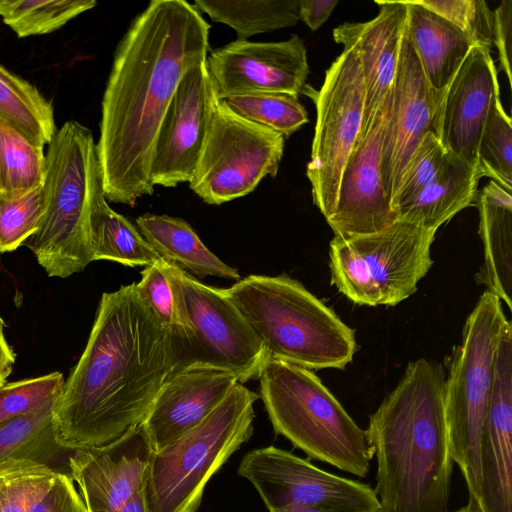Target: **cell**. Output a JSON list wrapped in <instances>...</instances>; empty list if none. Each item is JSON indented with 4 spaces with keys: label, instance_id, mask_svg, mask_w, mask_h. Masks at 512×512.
<instances>
[{
    "label": "cell",
    "instance_id": "obj_26",
    "mask_svg": "<svg viewBox=\"0 0 512 512\" xmlns=\"http://www.w3.org/2000/svg\"><path fill=\"white\" fill-rule=\"evenodd\" d=\"M136 224L144 239L167 263L201 278L240 279L237 269L211 252L185 220L146 213L136 219Z\"/></svg>",
    "mask_w": 512,
    "mask_h": 512
},
{
    "label": "cell",
    "instance_id": "obj_32",
    "mask_svg": "<svg viewBox=\"0 0 512 512\" xmlns=\"http://www.w3.org/2000/svg\"><path fill=\"white\" fill-rule=\"evenodd\" d=\"M96 5L95 0H0V17L24 38L56 31Z\"/></svg>",
    "mask_w": 512,
    "mask_h": 512
},
{
    "label": "cell",
    "instance_id": "obj_45",
    "mask_svg": "<svg viewBox=\"0 0 512 512\" xmlns=\"http://www.w3.org/2000/svg\"><path fill=\"white\" fill-rule=\"evenodd\" d=\"M275 512H337L320 507H288Z\"/></svg>",
    "mask_w": 512,
    "mask_h": 512
},
{
    "label": "cell",
    "instance_id": "obj_21",
    "mask_svg": "<svg viewBox=\"0 0 512 512\" xmlns=\"http://www.w3.org/2000/svg\"><path fill=\"white\" fill-rule=\"evenodd\" d=\"M378 14L366 22H345L333 29L334 41L352 48L360 62L365 86L362 128L389 97L396 75L407 17L406 1H375Z\"/></svg>",
    "mask_w": 512,
    "mask_h": 512
},
{
    "label": "cell",
    "instance_id": "obj_13",
    "mask_svg": "<svg viewBox=\"0 0 512 512\" xmlns=\"http://www.w3.org/2000/svg\"><path fill=\"white\" fill-rule=\"evenodd\" d=\"M238 473L255 487L269 512L288 507L380 512L378 497L370 485L326 472L274 446L246 453Z\"/></svg>",
    "mask_w": 512,
    "mask_h": 512
},
{
    "label": "cell",
    "instance_id": "obj_16",
    "mask_svg": "<svg viewBox=\"0 0 512 512\" xmlns=\"http://www.w3.org/2000/svg\"><path fill=\"white\" fill-rule=\"evenodd\" d=\"M205 62L182 78L161 122L151 164L153 186L176 187L192 178L209 122L211 84Z\"/></svg>",
    "mask_w": 512,
    "mask_h": 512
},
{
    "label": "cell",
    "instance_id": "obj_39",
    "mask_svg": "<svg viewBox=\"0 0 512 512\" xmlns=\"http://www.w3.org/2000/svg\"><path fill=\"white\" fill-rule=\"evenodd\" d=\"M418 1L467 34L476 46L491 50L493 15L484 0Z\"/></svg>",
    "mask_w": 512,
    "mask_h": 512
},
{
    "label": "cell",
    "instance_id": "obj_14",
    "mask_svg": "<svg viewBox=\"0 0 512 512\" xmlns=\"http://www.w3.org/2000/svg\"><path fill=\"white\" fill-rule=\"evenodd\" d=\"M205 64L220 100L259 93L298 96L309 74L307 50L297 35L278 42L237 39L214 49Z\"/></svg>",
    "mask_w": 512,
    "mask_h": 512
},
{
    "label": "cell",
    "instance_id": "obj_27",
    "mask_svg": "<svg viewBox=\"0 0 512 512\" xmlns=\"http://www.w3.org/2000/svg\"><path fill=\"white\" fill-rule=\"evenodd\" d=\"M92 261L108 260L126 266H149L161 261L160 256L126 217L115 212L101 197L90 217Z\"/></svg>",
    "mask_w": 512,
    "mask_h": 512
},
{
    "label": "cell",
    "instance_id": "obj_40",
    "mask_svg": "<svg viewBox=\"0 0 512 512\" xmlns=\"http://www.w3.org/2000/svg\"><path fill=\"white\" fill-rule=\"evenodd\" d=\"M29 512H87L74 480L59 472L48 490L31 506Z\"/></svg>",
    "mask_w": 512,
    "mask_h": 512
},
{
    "label": "cell",
    "instance_id": "obj_31",
    "mask_svg": "<svg viewBox=\"0 0 512 512\" xmlns=\"http://www.w3.org/2000/svg\"><path fill=\"white\" fill-rule=\"evenodd\" d=\"M43 148L0 119V199L17 197L43 185Z\"/></svg>",
    "mask_w": 512,
    "mask_h": 512
},
{
    "label": "cell",
    "instance_id": "obj_11",
    "mask_svg": "<svg viewBox=\"0 0 512 512\" xmlns=\"http://www.w3.org/2000/svg\"><path fill=\"white\" fill-rule=\"evenodd\" d=\"M209 106L206 138L188 184L206 204L221 205L253 192L264 177L277 175L285 138L236 114L212 86Z\"/></svg>",
    "mask_w": 512,
    "mask_h": 512
},
{
    "label": "cell",
    "instance_id": "obj_30",
    "mask_svg": "<svg viewBox=\"0 0 512 512\" xmlns=\"http://www.w3.org/2000/svg\"><path fill=\"white\" fill-rule=\"evenodd\" d=\"M54 400L0 424V465L14 460H29L57 470L54 466L56 458L68 450L56 440Z\"/></svg>",
    "mask_w": 512,
    "mask_h": 512
},
{
    "label": "cell",
    "instance_id": "obj_28",
    "mask_svg": "<svg viewBox=\"0 0 512 512\" xmlns=\"http://www.w3.org/2000/svg\"><path fill=\"white\" fill-rule=\"evenodd\" d=\"M300 0H195L193 5L214 22L231 27L237 39L295 26Z\"/></svg>",
    "mask_w": 512,
    "mask_h": 512
},
{
    "label": "cell",
    "instance_id": "obj_4",
    "mask_svg": "<svg viewBox=\"0 0 512 512\" xmlns=\"http://www.w3.org/2000/svg\"><path fill=\"white\" fill-rule=\"evenodd\" d=\"M226 292L270 359L308 370L344 369L353 360V329L298 280L249 275Z\"/></svg>",
    "mask_w": 512,
    "mask_h": 512
},
{
    "label": "cell",
    "instance_id": "obj_33",
    "mask_svg": "<svg viewBox=\"0 0 512 512\" xmlns=\"http://www.w3.org/2000/svg\"><path fill=\"white\" fill-rule=\"evenodd\" d=\"M224 101L239 116L267 127L284 138L308 122L307 110L295 95L259 93L232 96Z\"/></svg>",
    "mask_w": 512,
    "mask_h": 512
},
{
    "label": "cell",
    "instance_id": "obj_7",
    "mask_svg": "<svg viewBox=\"0 0 512 512\" xmlns=\"http://www.w3.org/2000/svg\"><path fill=\"white\" fill-rule=\"evenodd\" d=\"M259 395L237 383L197 426L153 451L143 485L146 512H196L210 478L253 434Z\"/></svg>",
    "mask_w": 512,
    "mask_h": 512
},
{
    "label": "cell",
    "instance_id": "obj_23",
    "mask_svg": "<svg viewBox=\"0 0 512 512\" xmlns=\"http://www.w3.org/2000/svg\"><path fill=\"white\" fill-rule=\"evenodd\" d=\"M406 4L405 30L438 107L447 87L476 45L467 34L418 0H406Z\"/></svg>",
    "mask_w": 512,
    "mask_h": 512
},
{
    "label": "cell",
    "instance_id": "obj_22",
    "mask_svg": "<svg viewBox=\"0 0 512 512\" xmlns=\"http://www.w3.org/2000/svg\"><path fill=\"white\" fill-rule=\"evenodd\" d=\"M240 383L228 372L195 368L170 375L141 424L158 451L201 423Z\"/></svg>",
    "mask_w": 512,
    "mask_h": 512
},
{
    "label": "cell",
    "instance_id": "obj_1",
    "mask_svg": "<svg viewBox=\"0 0 512 512\" xmlns=\"http://www.w3.org/2000/svg\"><path fill=\"white\" fill-rule=\"evenodd\" d=\"M210 26L185 0H153L114 53L96 143L105 198L133 206L151 195L159 127L182 78L205 62Z\"/></svg>",
    "mask_w": 512,
    "mask_h": 512
},
{
    "label": "cell",
    "instance_id": "obj_36",
    "mask_svg": "<svg viewBox=\"0 0 512 512\" xmlns=\"http://www.w3.org/2000/svg\"><path fill=\"white\" fill-rule=\"evenodd\" d=\"M446 154L447 151L433 131L423 136L405 164L391 198L390 205L394 213L432 182Z\"/></svg>",
    "mask_w": 512,
    "mask_h": 512
},
{
    "label": "cell",
    "instance_id": "obj_15",
    "mask_svg": "<svg viewBox=\"0 0 512 512\" xmlns=\"http://www.w3.org/2000/svg\"><path fill=\"white\" fill-rule=\"evenodd\" d=\"M390 104L391 93L378 114L361 129L344 168L334 210L326 219L334 237L373 233L397 220L381 175V146Z\"/></svg>",
    "mask_w": 512,
    "mask_h": 512
},
{
    "label": "cell",
    "instance_id": "obj_46",
    "mask_svg": "<svg viewBox=\"0 0 512 512\" xmlns=\"http://www.w3.org/2000/svg\"><path fill=\"white\" fill-rule=\"evenodd\" d=\"M454 512H475L472 508H470L468 505L466 507H463L457 511Z\"/></svg>",
    "mask_w": 512,
    "mask_h": 512
},
{
    "label": "cell",
    "instance_id": "obj_5",
    "mask_svg": "<svg viewBox=\"0 0 512 512\" xmlns=\"http://www.w3.org/2000/svg\"><path fill=\"white\" fill-rule=\"evenodd\" d=\"M45 212L26 240L49 277L67 278L92 262L90 217L104 195L92 132L75 120L57 129L45 155Z\"/></svg>",
    "mask_w": 512,
    "mask_h": 512
},
{
    "label": "cell",
    "instance_id": "obj_3",
    "mask_svg": "<svg viewBox=\"0 0 512 512\" xmlns=\"http://www.w3.org/2000/svg\"><path fill=\"white\" fill-rule=\"evenodd\" d=\"M445 373L436 361L408 363L396 387L370 415L380 512H449L453 459Z\"/></svg>",
    "mask_w": 512,
    "mask_h": 512
},
{
    "label": "cell",
    "instance_id": "obj_19",
    "mask_svg": "<svg viewBox=\"0 0 512 512\" xmlns=\"http://www.w3.org/2000/svg\"><path fill=\"white\" fill-rule=\"evenodd\" d=\"M436 109L434 97L404 29L381 146V175L390 201L413 150L427 132L433 131Z\"/></svg>",
    "mask_w": 512,
    "mask_h": 512
},
{
    "label": "cell",
    "instance_id": "obj_38",
    "mask_svg": "<svg viewBox=\"0 0 512 512\" xmlns=\"http://www.w3.org/2000/svg\"><path fill=\"white\" fill-rule=\"evenodd\" d=\"M60 372L0 385V424L30 413L56 398L64 385Z\"/></svg>",
    "mask_w": 512,
    "mask_h": 512
},
{
    "label": "cell",
    "instance_id": "obj_18",
    "mask_svg": "<svg viewBox=\"0 0 512 512\" xmlns=\"http://www.w3.org/2000/svg\"><path fill=\"white\" fill-rule=\"evenodd\" d=\"M498 97L500 86L491 50L474 46L436 109L433 132L447 152L478 164L482 128Z\"/></svg>",
    "mask_w": 512,
    "mask_h": 512
},
{
    "label": "cell",
    "instance_id": "obj_8",
    "mask_svg": "<svg viewBox=\"0 0 512 512\" xmlns=\"http://www.w3.org/2000/svg\"><path fill=\"white\" fill-rule=\"evenodd\" d=\"M502 301L485 291L466 319L462 340L452 355L445 379V414L453 462L459 466L469 504L479 510V446L489 405L496 350L509 324Z\"/></svg>",
    "mask_w": 512,
    "mask_h": 512
},
{
    "label": "cell",
    "instance_id": "obj_37",
    "mask_svg": "<svg viewBox=\"0 0 512 512\" xmlns=\"http://www.w3.org/2000/svg\"><path fill=\"white\" fill-rule=\"evenodd\" d=\"M163 265L164 260H161L145 266L141 272V280L136 285L142 300L154 314L167 336L172 358L181 338V326L174 295Z\"/></svg>",
    "mask_w": 512,
    "mask_h": 512
},
{
    "label": "cell",
    "instance_id": "obj_29",
    "mask_svg": "<svg viewBox=\"0 0 512 512\" xmlns=\"http://www.w3.org/2000/svg\"><path fill=\"white\" fill-rule=\"evenodd\" d=\"M0 119L40 147L49 144L57 131L51 102L1 64Z\"/></svg>",
    "mask_w": 512,
    "mask_h": 512
},
{
    "label": "cell",
    "instance_id": "obj_20",
    "mask_svg": "<svg viewBox=\"0 0 512 512\" xmlns=\"http://www.w3.org/2000/svg\"><path fill=\"white\" fill-rule=\"evenodd\" d=\"M478 512H512V324L496 350L489 405L479 446Z\"/></svg>",
    "mask_w": 512,
    "mask_h": 512
},
{
    "label": "cell",
    "instance_id": "obj_35",
    "mask_svg": "<svg viewBox=\"0 0 512 512\" xmlns=\"http://www.w3.org/2000/svg\"><path fill=\"white\" fill-rule=\"evenodd\" d=\"M45 212L43 186L0 199V253L23 245L39 228Z\"/></svg>",
    "mask_w": 512,
    "mask_h": 512
},
{
    "label": "cell",
    "instance_id": "obj_24",
    "mask_svg": "<svg viewBox=\"0 0 512 512\" xmlns=\"http://www.w3.org/2000/svg\"><path fill=\"white\" fill-rule=\"evenodd\" d=\"M512 191L490 180L476 198L484 261L476 278L512 309Z\"/></svg>",
    "mask_w": 512,
    "mask_h": 512
},
{
    "label": "cell",
    "instance_id": "obj_17",
    "mask_svg": "<svg viewBox=\"0 0 512 512\" xmlns=\"http://www.w3.org/2000/svg\"><path fill=\"white\" fill-rule=\"evenodd\" d=\"M153 449L140 423L102 446L68 457L87 512H114L143 488Z\"/></svg>",
    "mask_w": 512,
    "mask_h": 512
},
{
    "label": "cell",
    "instance_id": "obj_43",
    "mask_svg": "<svg viewBox=\"0 0 512 512\" xmlns=\"http://www.w3.org/2000/svg\"><path fill=\"white\" fill-rule=\"evenodd\" d=\"M14 362L15 354L4 336V322L0 316V385L4 384L10 375Z\"/></svg>",
    "mask_w": 512,
    "mask_h": 512
},
{
    "label": "cell",
    "instance_id": "obj_25",
    "mask_svg": "<svg viewBox=\"0 0 512 512\" xmlns=\"http://www.w3.org/2000/svg\"><path fill=\"white\" fill-rule=\"evenodd\" d=\"M481 178L478 164L447 152L432 182L398 209L396 218L437 231L461 210L474 205Z\"/></svg>",
    "mask_w": 512,
    "mask_h": 512
},
{
    "label": "cell",
    "instance_id": "obj_2",
    "mask_svg": "<svg viewBox=\"0 0 512 512\" xmlns=\"http://www.w3.org/2000/svg\"><path fill=\"white\" fill-rule=\"evenodd\" d=\"M172 371L167 336L132 282L102 294L85 349L53 404L68 451L110 443L140 424Z\"/></svg>",
    "mask_w": 512,
    "mask_h": 512
},
{
    "label": "cell",
    "instance_id": "obj_9",
    "mask_svg": "<svg viewBox=\"0 0 512 512\" xmlns=\"http://www.w3.org/2000/svg\"><path fill=\"white\" fill-rule=\"evenodd\" d=\"M181 338L172 358V371L208 368L235 375L240 383L259 379L270 359L260 340L228 296L164 261Z\"/></svg>",
    "mask_w": 512,
    "mask_h": 512
},
{
    "label": "cell",
    "instance_id": "obj_6",
    "mask_svg": "<svg viewBox=\"0 0 512 512\" xmlns=\"http://www.w3.org/2000/svg\"><path fill=\"white\" fill-rule=\"evenodd\" d=\"M260 394L274 431L308 458L365 477L374 456L366 434L311 371L269 359Z\"/></svg>",
    "mask_w": 512,
    "mask_h": 512
},
{
    "label": "cell",
    "instance_id": "obj_41",
    "mask_svg": "<svg viewBox=\"0 0 512 512\" xmlns=\"http://www.w3.org/2000/svg\"><path fill=\"white\" fill-rule=\"evenodd\" d=\"M493 45L497 48L500 67L511 87V50H512V0H503L492 11Z\"/></svg>",
    "mask_w": 512,
    "mask_h": 512
},
{
    "label": "cell",
    "instance_id": "obj_44",
    "mask_svg": "<svg viewBox=\"0 0 512 512\" xmlns=\"http://www.w3.org/2000/svg\"><path fill=\"white\" fill-rule=\"evenodd\" d=\"M142 489L136 492L128 502L114 512H146Z\"/></svg>",
    "mask_w": 512,
    "mask_h": 512
},
{
    "label": "cell",
    "instance_id": "obj_47",
    "mask_svg": "<svg viewBox=\"0 0 512 512\" xmlns=\"http://www.w3.org/2000/svg\"><path fill=\"white\" fill-rule=\"evenodd\" d=\"M0 512H2V511H1V508H0Z\"/></svg>",
    "mask_w": 512,
    "mask_h": 512
},
{
    "label": "cell",
    "instance_id": "obj_10",
    "mask_svg": "<svg viewBox=\"0 0 512 512\" xmlns=\"http://www.w3.org/2000/svg\"><path fill=\"white\" fill-rule=\"evenodd\" d=\"M436 230L396 220L389 226L330 242L331 283L358 305L395 306L417 290L433 261Z\"/></svg>",
    "mask_w": 512,
    "mask_h": 512
},
{
    "label": "cell",
    "instance_id": "obj_34",
    "mask_svg": "<svg viewBox=\"0 0 512 512\" xmlns=\"http://www.w3.org/2000/svg\"><path fill=\"white\" fill-rule=\"evenodd\" d=\"M477 162L482 177L512 191V124L500 97L493 101L484 122Z\"/></svg>",
    "mask_w": 512,
    "mask_h": 512
},
{
    "label": "cell",
    "instance_id": "obj_12",
    "mask_svg": "<svg viewBox=\"0 0 512 512\" xmlns=\"http://www.w3.org/2000/svg\"><path fill=\"white\" fill-rule=\"evenodd\" d=\"M316 104V125L306 174L313 202L327 219L333 212L342 173L362 129L365 86L359 58L345 48L326 70L319 91L302 93Z\"/></svg>",
    "mask_w": 512,
    "mask_h": 512
},
{
    "label": "cell",
    "instance_id": "obj_42",
    "mask_svg": "<svg viewBox=\"0 0 512 512\" xmlns=\"http://www.w3.org/2000/svg\"><path fill=\"white\" fill-rule=\"evenodd\" d=\"M337 4L338 0H300L299 18L315 31L328 20Z\"/></svg>",
    "mask_w": 512,
    "mask_h": 512
}]
</instances>
